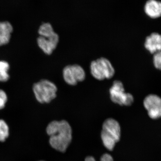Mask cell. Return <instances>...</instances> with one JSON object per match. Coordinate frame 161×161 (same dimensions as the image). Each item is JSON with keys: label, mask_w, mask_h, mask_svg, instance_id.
<instances>
[{"label": "cell", "mask_w": 161, "mask_h": 161, "mask_svg": "<svg viewBox=\"0 0 161 161\" xmlns=\"http://www.w3.org/2000/svg\"><path fill=\"white\" fill-rule=\"evenodd\" d=\"M37 33L39 36L36 39V43L38 48L44 55L51 56L58 47L60 41L59 35L49 23L41 24Z\"/></svg>", "instance_id": "7a4b0ae2"}, {"label": "cell", "mask_w": 161, "mask_h": 161, "mask_svg": "<svg viewBox=\"0 0 161 161\" xmlns=\"http://www.w3.org/2000/svg\"><path fill=\"white\" fill-rule=\"evenodd\" d=\"M62 76L65 83L74 86L83 81L85 79L86 74L83 68L79 64H69L64 68Z\"/></svg>", "instance_id": "52a82bcc"}, {"label": "cell", "mask_w": 161, "mask_h": 161, "mask_svg": "<svg viewBox=\"0 0 161 161\" xmlns=\"http://www.w3.org/2000/svg\"><path fill=\"white\" fill-rule=\"evenodd\" d=\"M110 98L112 102L120 106H130L134 102L133 95L125 92L123 83L119 80H115L109 89Z\"/></svg>", "instance_id": "8992f818"}, {"label": "cell", "mask_w": 161, "mask_h": 161, "mask_svg": "<svg viewBox=\"0 0 161 161\" xmlns=\"http://www.w3.org/2000/svg\"><path fill=\"white\" fill-rule=\"evenodd\" d=\"M153 64L156 69L161 70V51L157 52L153 54Z\"/></svg>", "instance_id": "9a60e30c"}, {"label": "cell", "mask_w": 161, "mask_h": 161, "mask_svg": "<svg viewBox=\"0 0 161 161\" xmlns=\"http://www.w3.org/2000/svg\"><path fill=\"white\" fill-rule=\"evenodd\" d=\"M144 47L152 54L161 51V35L157 32L151 33L150 36L146 37Z\"/></svg>", "instance_id": "30bf717a"}, {"label": "cell", "mask_w": 161, "mask_h": 161, "mask_svg": "<svg viewBox=\"0 0 161 161\" xmlns=\"http://www.w3.org/2000/svg\"><path fill=\"white\" fill-rule=\"evenodd\" d=\"M9 135V129L5 121L0 119V142L6 140Z\"/></svg>", "instance_id": "4fadbf2b"}, {"label": "cell", "mask_w": 161, "mask_h": 161, "mask_svg": "<svg viewBox=\"0 0 161 161\" xmlns=\"http://www.w3.org/2000/svg\"><path fill=\"white\" fill-rule=\"evenodd\" d=\"M46 130L51 147L60 152H65L72 139V129L68 122L64 120L53 121L48 125Z\"/></svg>", "instance_id": "6da1fadb"}, {"label": "cell", "mask_w": 161, "mask_h": 161, "mask_svg": "<svg viewBox=\"0 0 161 161\" xmlns=\"http://www.w3.org/2000/svg\"></svg>", "instance_id": "e0dca14e"}, {"label": "cell", "mask_w": 161, "mask_h": 161, "mask_svg": "<svg viewBox=\"0 0 161 161\" xmlns=\"http://www.w3.org/2000/svg\"><path fill=\"white\" fill-rule=\"evenodd\" d=\"M85 161H95L94 157L92 156L87 157ZM100 161H114L112 156L108 153L103 154L101 158Z\"/></svg>", "instance_id": "2e32d148"}, {"label": "cell", "mask_w": 161, "mask_h": 161, "mask_svg": "<svg viewBox=\"0 0 161 161\" xmlns=\"http://www.w3.org/2000/svg\"><path fill=\"white\" fill-rule=\"evenodd\" d=\"M143 105L150 118L157 119L161 117V99L158 95L154 94L147 95L144 98Z\"/></svg>", "instance_id": "ba28073f"}, {"label": "cell", "mask_w": 161, "mask_h": 161, "mask_svg": "<svg viewBox=\"0 0 161 161\" xmlns=\"http://www.w3.org/2000/svg\"><path fill=\"white\" fill-rule=\"evenodd\" d=\"M8 96L7 92L4 89L0 88V110L3 109L8 102Z\"/></svg>", "instance_id": "5bb4252c"}, {"label": "cell", "mask_w": 161, "mask_h": 161, "mask_svg": "<svg viewBox=\"0 0 161 161\" xmlns=\"http://www.w3.org/2000/svg\"><path fill=\"white\" fill-rule=\"evenodd\" d=\"M10 64L7 60H0V82L6 83L10 78Z\"/></svg>", "instance_id": "7c38bea8"}, {"label": "cell", "mask_w": 161, "mask_h": 161, "mask_svg": "<svg viewBox=\"0 0 161 161\" xmlns=\"http://www.w3.org/2000/svg\"><path fill=\"white\" fill-rule=\"evenodd\" d=\"M14 32V27L8 21L0 22V47L10 43Z\"/></svg>", "instance_id": "9c48e42d"}, {"label": "cell", "mask_w": 161, "mask_h": 161, "mask_svg": "<svg viewBox=\"0 0 161 161\" xmlns=\"http://www.w3.org/2000/svg\"><path fill=\"white\" fill-rule=\"evenodd\" d=\"M102 140L104 147L112 151L115 144L120 140V127L117 121L112 118L104 122L101 132Z\"/></svg>", "instance_id": "277c9868"}, {"label": "cell", "mask_w": 161, "mask_h": 161, "mask_svg": "<svg viewBox=\"0 0 161 161\" xmlns=\"http://www.w3.org/2000/svg\"><path fill=\"white\" fill-rule=\"evenodd\" d=\"M90 71L92 76L99 80L111 79L115 74V69L112 64L105 58L93 60L90 64Z\"/></svg>", "instance_id": "5b68a950"}, {"label": "cell", "mask_w": 161, "mask_h": 161, "mask_svg": "<svg viewBox=\"0 0 161 161\" xmlns=\"http://www.w3.org/2000/svg\"><path fill=\"white\" fill-rule=\"evenodd\" d=\"M145 13L152 19H157L161 16V4L157 0H149L144 7Z\"/></svg>", "instance_id": "8fae6325"}, {"label": "cell", "mask_w": 161, "mask_h": 161, "mask_svg": "<svg viewBox=\"0 0 161 161\" xmlns=\"http://www.w3.org/2000/svg\"><path fill=\"white\" fill-rule=\"evenodd\" d=\"M31 88L35 98L39 103H49L57 97L58 86L49 79H40L33 84Z\"/></svg>", "instance_id": "3957f363"}]
</instances>
